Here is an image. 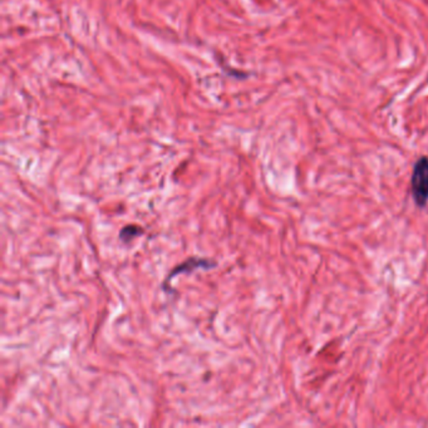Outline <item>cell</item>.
Listing matches in <instances>:
<instances>
[{
  "mask_svg": "<svg viewBox=\"0 0 428 428\" xmlns=\"http://www.w3.org/2000/svg\"><path fill=\"white\" fill-rule=\"evenodd\" d=\"M412 195L415 198V203L419 208L426 206L428 203V159L421 157L415 164L413 172H412Z\"/></svg>",
  "mask_w": 428,
  "mask_h": 428,
  "instance_id": "cell-1",
  "label": "cell"
},
{
  "mask_svg": "<svg viewBox=\"0 0 428 428\" xmlns=\"http://www.w3.org/2000/svg\"><path fill=\"white\" fill-rule=\"evenodd\" d=\"M211 266H214V263H211L210 260H205V259H196L191 258L186 260L185 263L181 265H177L175 269L172 270V273L167 276L166 281L172 279L174 276H176L180 273H186V271H193V270L198 269V268H205V269H210Z\"/></svg>",
  "mask_w": 428,
  "mask_h": 428,
  "instance_id": "cell-2",
  "label": "cell"
},
{
  "mask_svg": "<svg viewBox=\"0 0 428 428\" xmlns=\"http://www.w3.org/2000/svg\"><path fill=\"white\" fill-rule=\"evenodd\" d=\"M142 232L143 230L140 226L128 225L122 229L121 232H120V237H121L122 242H131L132 239L141 235Z\"/></svg>",
  "mask_w": 428,
  "mask_h": 428,
  "instance_id": "cell-3",
  "label": "cell"
}]
</instances>
